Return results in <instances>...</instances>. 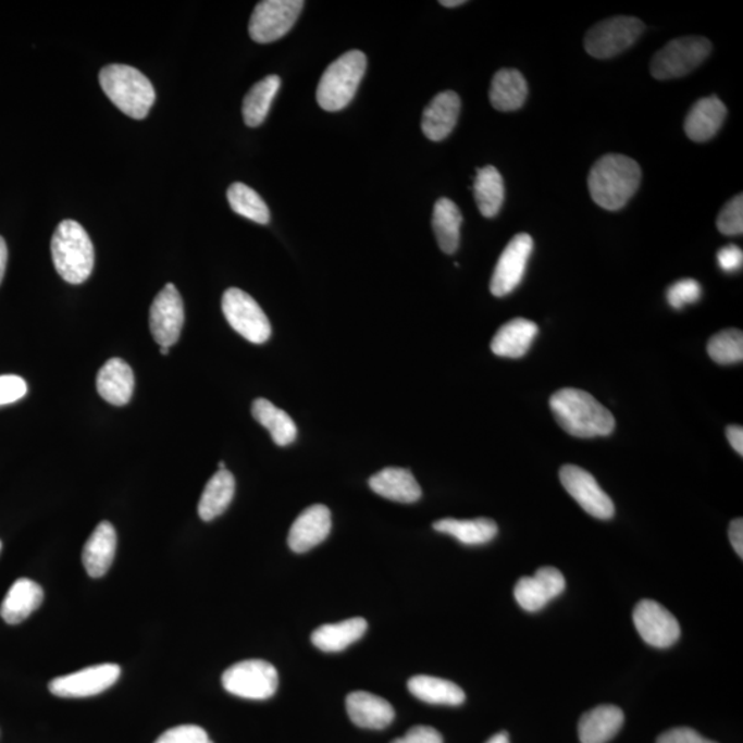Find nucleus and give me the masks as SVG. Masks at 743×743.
Wrapping results in <instances>:
<instances>
[{
	"label": "nucleus",
	"mask_w": 743,
	"mask_h": 743,
	"mask_svg": "<svg viewBox=\"0 0 743 743\" xmlns=\"http://www.w3.org/2000/svg\"><path fill=\"white\" fill-rule=\"evenodd\" d=\"M549 408L560 428L577 438L607 436L616 429L610 410L583 389H559L550 397Z\"/></svg>",
	"instance_id": "1"
},
{
	"label": "nucleus",
	"mask_w": 743,
	"mask_h": 743,
	"mask_svg": "<svg viewBox=\"0 0 743 743\" xmlns=\"http://www.w3.org/2000/svg\"><path fill=\"white\" fill-rule=\"evenodd\" d=\"M641 179V165L635 160L623 154L603 156L589 176L592 200L607 211L621 210L636 194Z\"/></svg>",
	"instance_id": "2"
},
{
	"label": "nucleus",
	"mask_w": 743,
	"mask_h": 743,
	"mask_svg": "<svg viewBox=\"0 0 743 743\" xmlns=\"http://www.w3.org/2000/svg\"><path fill=\"white\" fill-rule=\"evenodd\" d=\"M57 273L70 284L87 282L95 269V246L86 228L79 222L62 221L51 240Z\"/></svg>",
	"instance_id": "3"
},
{
	"label": "nucleus",
	"mask_w": 743,
	"mask_h": 743,
	"mask_svg": "<svg viewBox=\"0 0 743 743\" xmlns=\"http://www.w3.org/2000/svg\"><path fill=\"white\" fill-rule=\"evenodd\" d=\"M100 85L114 106L137 121L148 116L156 101L152 83L143 72L129 65L112 64L102 67Z\"/></svg>",
	"instance_id": "4"
},
{
	"label": "nucleus",
	"mask_w": 743,
	"mask_h": 743,
	"mask_svg": "<svg viewBox=\"0 0 743 743\" xmlns=\"http://www.w3.org/2000/svg\"><path fill=\"white\" fill-rule=\"evenodd\" d=\"M367 71V55L360 50L347 51L326 67L317 87V102L329 112L345 109L355 98Z\"/></svg>",
	"instance_id": "5"
},
{
	"label": "nucleus",
	"mask_w": 743,
	"mask_h": 743,
	"mask_svg": "<svg viewBox=\"0 0 743 743\" xmlns=\"http://www.w3.org/2000/svg\"><path fill=\"white\" fill-rule=\"evenodd\" d=\"M710 51L711 44L703 36H685L670 40L654 55L649 72L658 81L678 79L703 64Z\"/></svg>",
	"instance_id": "6"
},
{
	"label": "nucleus",
	"mask_w": 743,
	"mask_h": 743,
	"mask_svg": "<svg viewBox=\"0 0 743 743\" xmlns=\"http://www.w3.org/2000/svg\"><path fill=\"white\" fill-rule=\"evenodd\" d=\"M646 29V25L635 17L618 15L596 24L586 34V53L597 60L612 59L635 45Z\"/></svg>",
	"instance_id": "7"
},
{
	"label": "nucleus",
	"mask_w": 743,
	"mask_h": 743,
	"mask_svg": "<svg viewBox=\"0 0 743 743\" xmlns=\"http://www.w3.org/2000/svg\"><path fill=\"white\" fill-rule=\"evenodd\" d=\"M223 689L240 698H272L278 689L277 669L263 659H246L227 668L222 674Z\"/></svg>",
	"instance_id": "8"
},
{
	"label": "nucleus",
	"mask_w": 743,
	"mask_h": 743,
	"mask_svg": "<svg viewBox=\"0 0 743 743\" xmlns=\"http://www.w3.org/2000/svg\"><path fill=\"white\" fill-rule=\"evenodd\" d=\"M222 311L232 329L253 345H263L272 335V325L251 295L228 288L222 298Z\"/></svg>",
	"instance_id": "9"
},
{
	"label": "nucleus",
	"mask_w": 743,
	"mask_h": 743,
	"mask_svg": "<svg viewBox=\"0 0 743 743\" xmlns=\"http://www.w3.org/2000/svg\"><path fill=\"white\" fill-rule=\"evenodd\" d=\"M305 2L301 0H263L249 20V36L257 44L282 39L298 21Z\"/></svg>",
	"instance_id": "10"
},
{
	"label": "nucleus",
	"mask_w": 743,
	"mask_h": 743,
	"mask_svg": "<svg viewBox=\"0 0 743 743\" xmlns=\"http://www.w3.org/2000/svg\"><path fill=\"white\" fill-rule=\"evenodd\" d=\"M185 324L184 300L174 284H168L150 306L149 326L160 347H173Z\"/></svg>",
	"instance_id": "11"
},
{
	"label": "nucleus",
	"mask_w": 743,
	"mask_h": 743,
	"mask_svg": "<svg viewBox=\"0 0 743 743\" xmlns=\"http://www.w3.org/2000/svg\"><path fill=\"white\" fill-rule=\"evenodd\" d=\"M559 478L569 495L591 517L603 519V521L615 517V503L589 471L568 465L560 469Z\"/></svg>",
	"instance_id": "12"
},
{
	"label": "nucleus",
	"mask_w": 743,
	"mask_h": 743,
	"mask_svg": "<svg viewBox=\"0 0 743 743\" xmlns=\"http://www.w3.org/2000/svg\"><path fill=\"white\" fill-rule=\"evenodd\" d=\"M122 669L116 664L92 665L75 673L51 680V694L61 698H87L111 689L121 678Z\"/></svg>",
	"instance_id": "13"
},
{
	"label": "nucleus",
	"mask_w": 743,
	"mask_h": 743,
	"mask_svg": "<svg viewBox=\"0 0 743 743\" xmlns=\"http://www.w3.org/2000/svg\"><path fill=\"white\" fill-rule=\"evenodd\" d=\"M633 623L643 641L657 648L673 646L682 633L672 612L654 600L637 603L633 610Z\"/></svg>",
	"instance_id": "14"
},
{
	"label": "nucleus",
	"mask_w": 743,
	"mask_h": 743,
	"mask_svg": "<svg viewBox=\"0 0 743 743\" xmlns=\"http://www.w3.org/2000/svg\"><path fill=\"white\" fill-rule=\"evenodd\" d=\"M533 251V238L521 233L504 248L495 268L491 282V293L503 298L512 293L521 284L527 272L530 255Z\"/></svg>",
	"instance_id": "15"
},
{
	"label": "nucleus",
	"mask_w": 743,
	"mask_h": 743,
	"mask_svg": "<svg viewBox=\"0 0 743 743\" xmlns=\"http://www.w3.org/2000/svg\"><path fill=\"white\" fill-rule=\"evenodd\" d=\"M566 580L555 568H542L533 577H522L513 590L518 605L524 611L536 612L564 594Z\"/></svg>",
	"instance_id": "16"
},
{
	"label": "nucleus",
	"mask_w": 743,
	"mask_h": 743,
	"mask_svg": "<svg viewBox=\"0 0 743 743\" xmlns=\"http://www.w3.org/2000/svg\"><path fill=\"white\" fill-rule=\"evenodd\" d=\"M332 528L331 511L322 504L305 509L290 527L289 548L296 554L308 553L330 536Z\"/></svg>",
	"instance_id": "17"
},
{
	"label": "nucleus",
	"mask_w": 743,
	"mask_h": 743,
	"mask_svg": "<svg viewBox=\"0 0 743 743\" xmlns=\"http://www.w3.org/2000/svg\"><path fill=\"white\" fill-rule=\"evenodd\" d=\"M348 717L362 729L383 730L396 719V711L388 701L367 691H355L346 699Z\"/></svg>",
	"instance_id": "18"
},
{
	"label": "nucleus",
	"mask_w": 743,
	"mask_h": 743,
	"mask_svg": "<svg viewBox=\"0 0 743 743\" xmlns=\"http://www.w3.org/2000/svg\"><path fill=\"white\" fill-rule=\"evenodd\" d=\"M460 109V97L455 91L436 95L423 112L422 129L425 137L434 143L448 138L459 121Z\"/></svg>",
	"instance_id": "19"
},
{
	"label": "nucleus",
	"mask_w": 743,
	"mask_h": 743,
	"mask_svg": "<svg viewBox=\"0 0 743 743\" xmlns=\"http://www.w3.org/2000/svg\"><path fill=\"white\" fill-rule=\"evenodd\" d=\"M117 534L111 522H101L87 540L83 548L82 560L87 574L92 579H101L108 573L116 555Z\"/></svg>",
	"instance_id": "20"
},
{
	"label": "nucleus",
	"mask_w": 743,
	"mask_h": 743,
	"mask_svg": "<svg viewBox=\"0 0 743 743\" xmlns=\"http://www.w3.org/2000/svg\"><path fill=\"white\" fill-rule=\"evenodd\" d=\"M727 116V108L719 98L710 96L694 103L685 117L684 132L691 141L706 143L714 138Z\"/></svg>",
	"instance_id": "21"
},
{
	"label": "nucleus",
	"mask_w": 743,
	"mask_h": 743,
	"mask_svg": "<svg viewBox=\"0 0 743 743\" xmlns=\"http://www.w3.org/2000/svg\"><path fill=\"white\" fill-rule=\"evenodd\" d=\"M134 386L133 369L122 358H111L98 372V393L107 403L116 407H123L129 403Z\"/></svg>",
	"instance_id": "22"
},
{
	"label": "nucleus",
	"mask_w": 743,
	"mask_h": 743,
	"mask_svg": "<svg viewBox=\"0 0 743 743\" xmlns=\"http://www.w3.org/2000/svg\"><path fill=\"white\" fill-rule=\"evenodd\" d=\"M44 597V589L38 583L29 579H20L4 597L0 606V617L9 626H17L39 609Z\"/></svg>",
	"instance_id": "23"
},
{
	"label": "nucleus",
	"mask_w": 743,
	"mask_h": 743,
	"mask_svg": "<svg viewBox=\"0 0 743 743\" xmlns=\"http://www.w3.org/2000/svg\"><path fill=\"white\" fill-rule=\"evenodd\" d=\"M369 486L376 495L388 500L412 504L422 497V487L413 476L412 472L397 467H388L379 471L369 480Z\"/></svg>",
	"instance_id": "24"
},
{
	"label": "nucleus",
	"mask_w": 743,
	"mask_h": 743,
	"mask_svg": "<svg viewBox=\"0 0 743 743\" xmlns=\"http://www.w3.org/2000/svg\"><path fill=\"white\" fill-rule=\"evenodd\" d=\"M538 335L536 322L516 319L504 324L492 340L493 355L504 358H522L528 355Z\"/></svg>",
	"instance_id": "25"
},
{
	"label": "nucleus",
	"mask_w": 743,
	"mask_h": 743,
	"mask_svg": "<svg viewBox=\"0 0 743 743\" xmlns=\"http://www.w3.org/2000/svg\"><path fill=\"white\" fill-rule=\"evenodd\" d=\"M626 720L623 711L615 705H600L586 711L580 719L581 743H606L617 735Z\"/></svg>",
	"instance_id": "26"
},
{
	"label": "nucleus",
	"mask_w": 743,
	"mask_h": 743,
	"mask_svg": "<svg viewBox=\"0 0 743 743\" xmlns=\"http://www.w3.org/2000/svg\"><path fill=\"white\" fill-rule=\"evenodd\" d=\"M368 622L361 617L350 618V620L325 623L317 628L311 635L317 648L325 653H337L360 641L366 635Z\"/></svg>",
	"instance_id": "27"
},
{
	"label": "nucleus",
	"mask_w": 743,
	"mask_h": 743,
	"mask_svg": "<svg viewBox=\"0 0 743 743\" xmlns=\"http://www.w3.org/2000/svg\"><path fill=\"white\" fill-rule=\"evenodd\" d=\"M528 83L517 70H500L493 77L491 86L492 107L500 112H512L522 108L528 98Z\"/></svg>",
	"instance_id": "28"
},
{
	"label": "nucleus",
	"mask_w": 743,
	"mask_h": 743,
	"mask_svg": "<svg viewBox=\"0 0 743 743\" xmlns=\"http://www.w3.org/2000/svg\"><path fill=\"white\" fill-rule=\"evenodd\" d=\"M236 481L231 471L220 470L208 481L199 501V516L205 522L214 521L226 511L235 497Z\"/></svg>",
	"instance_id": "29"
},
{
	"label": "nucleus",
	"mask_w": 743,
	"mask_h": 743,
	"mask_svg": "<svg viewBox=\"0 0 743 743\" xmlns=\"http://www.w3.org/2000/svg\"><path fill=\"white\" fill-rule=\"evenodd\" d=\"M408 689L416 698L431 705L459 706L466 701V693L459 685L425 674L409 679Z\"/></svg>",
	"instance_id": "30"
},
{
	"label": "nucleus",
	"mask_w": 743,
	"mask_h": 743,
	"mask_svg": "<svg viewBox=\"0 0 743 743\" xmlns=\"http://www.w3.org/2000/svg\"><path fill=\"white\" fill-rule=\"evenodd\" d=\"M436 532L449 534L465 545H483L495 540L498 533L497 523L490 518L469 519H441L434 523Z\"/></svg>",
	"instance_id": "31"
},
{
	"label": "nucleus",
	"mask_w": 743,
	"mask_h": 743,
	"mask_svg": "<svg viewBox=\"0 0 743 743\" xmlns=\"http://www.w3.org/2000/svg\"><path fill=\"white\" fill-rule=\"evenodd\" d=\"M253 419L272 435L275 445L288 446L295 443L298 429L290 416L264 398L255 399Z\"/></svg>",
	"instance_id": "32"
},
{
	"label": "nucleus",
	"mask_w": 743,
	"mask_h": 743,
	"mask_svg": "<svg viewBox=\"0 0 743 743\" xmlns=\"http://www.w3.org/2000/svg\"><path fill=\"white\" fill-rule=\"evenodd\" d=\"M462 215L459 207L449 199L435 202L433 228L438 246L445 253H455L460 246V228Z\"/></svg>",
	"instance_id": "33"
},
{
	"label": "nucleus",
	"mask_w": 743,
	"mask_h": 743,
	"mask_svg": "<svg viewBox=\"0 0 743 743\" xmlns=\"http://www.w3.org/2000/svg\"><path fill=\"white\" fill-rule=\"evenodd\" d=\"M282 87V79L277 75H270L258 82L247 92L243 102V117L248 127H258L267 119L275 96Z\"/></svg>",
	"instance_id": "34"
},
{
	"label": "nucleus",
	"mask_w": 743,
	"mask_h": 743,
	"mask_svg": "<svg viewBox=\"0 0 743 743\" xmlns=\"http://www.w3.org/2000/svg\"><path fill=\"white\" fill-rule=\"evenodd\" d=\"M474 197L483 216L495 218L500 212L506 189H504L503 176L496 168L487 165V168L476 170Z\"/></svg>",
	"instance_id": "35"
},
{
	"label": "nucleus",
	"mask_w": 743,
	"mask_h": 743,
	"mask_svg": "<svg viewBox=\"0 0 743 743\" xmlns=\"http://www.w3.org/2000/svg\"><path fill=\"white\" fill-rule=\"evenodd\" d=\"M227 200L237 215L247 218V220L259 223V225H268L270 222L267 202L257 191L242 184V182H236L228 188Z\"/></svg>",
	"instance_id": "36"
},
{
	"label": "nucleus",
	"mask_w": 743,
	"mask_h": 743,
	"mask_svg": "<svg viewBox=\"0 0 743 743\" xmlns=\"http://www.w3.org/2000/svg\"><path fill=\"white\" fill-rule=\"evenodd\" d=\"M708 355L720 366L743 360V334L740 330H726L711 337L708 343Z\"/></svg>",
	"instance_id": "37"
},
{
	"label": "nucleus",
	"mask_w": 743,
	"mask_h": 743,
	"mask_svg": "<svg viewBox=\"0 0 743 743\" xmlns=\"http://www.w3.org/2000/svg\"><path fill=\"white\" fill-rule=\"evenodd\" d=\"M703 296V287L696 280L684 278L670 285L667 299L670 308L682 310L688 305H694Z\"/></svg>",
	"instance_id": "38"
},
{
	"label": "nucleus",
	"mask_w": 743,
	"mask_h": 743,
	"mask_svg": "<svg viewBox=\"0 0 743 743\" xmlns=\"http://www.w3.org/2000/svg\"><path fill=\"white\" fill-rule=\"evenodd\" d=\"M717 228L726 236H738L743 233V196L738 195L727 202L717 218Z\"/></svg>",
	"instance_id": "39"
},
{
	"label": "nucleus",
	"mask_w": 743,
	"mask_h": 743,
	"mask_svg": "<svg viewBox=\"0 0 743 743\" xmlns=\"http://www.w3.org/2000/svg\"><path fill=\"white\" fill-rule=\"evenodd\" d=\"M154 743H212L199 726H176L158 738Z\"/></svg>",
	"instance_id": "40"
},
{
	"label": "nucleus",
	"mask_w": 743,
	"mask_h": 743,
	"mask_svg": "<svg viewBox=\"0 0 743 743\" xmlns=\"http://www.w3.org/2000/svg\"><path fill=\"white\" fill-rule=\"evenodd\" d=\"M28 386L23 377L17 375L0 376V407L20 401L27 396Z\"/></svg>",
	"instance_id": "41"
},
{
	"label": "nucleus",
	"mask_w": 743,
	"mask_h": 743,
	"mask_svg": "<svg viewBox=\"0 0 743 743\" xmlns=\"http://www.w3.org/2000/svg\"><path fill=\"white\" fill-rule=\"evenodd\" d=\"M392 743H444V738L433 727L414 726L407 734Z\"/></svg>",
	"instance_id": "42"
},
{
	"label": "nucleus",
	"mask_w": 743,
	"mask_h": 743,
	"mask_svg": "<svg viewBox=\"0 0 743 743\" xmlns=\"http://www.w3.org/2000/svg\"><path fill=\"white\" fill-rule=\"evenodd\" d=\"M657 743H716L714 741L706 740L705 736L698 734L693 729L689 727H679V729H672L664 732L662 735L658 736Z\"/></svg>",
	"instance_id": "43"
},
{
	"label": "nucleus",
	"mask_w": 743,
	"mask_h": 743,
	"mask_svg": "<svg viewBox=\"0 0 743 743\" xmlns=\"http://www.w3.org/2000/svg\"><path fill=\"white\" fill-rule=\"evenodd\" d=\"M717 263L723 272L732 273L740 270L743 264V252L740 247L727 246L717 252Z\"/></svg>",
	"instance_id": "44"
},
{
	"label": "nucleus",
	"mask_w": 743,
	"mask_h": 743,
	"mask_svg": "<svg viewBox=\"0 0 743 743\" xmlns=\"http://www.w3.org/2000/svg\"><path fill=\"white\" fill-rule=\"evenodd\" d=\"M730 542L735 553L743 558V521L742 518L734 519L729 530Z\"/></svg>",
	"instance_id": "45"
},
{
	"label": "nucleus",
	"mask_w": 743,
	"mask_h": 743,
	"mask_svg": "<svg viewBox=\"0 0 743 743\" xmlns=\"http://www.w3.org/2000/svg\"><path fill=\"white\" fill-rule=\"evenodd\" d=\"M726 435L736 454L743 456V429L741 425H730L726 430Z\"/></svg>",
	"instance_id": "46"
},
{
	"label": "nucleus",
	"mask_w": 743,
	"mask_h": 743,
	"mask_svg": "<svg viewBox=\"0 0 743 743\" xmlns=\"http://www.w3.org/2000/svg\"><path fill=\"white\" fill-rule=\"evenodd\" d=\"M8 258L9 252L7 242H4V238L0 236V284H2L4 273H7Z\"/></svg>",
	"instance_id": "47"
},
{
	"label": "nucleus",
	"mask_w": 743,
	"mask_h": 743,
	"mask_svg": "<svg viewBox=\"0 0 743 743\" xmlns=\"http://www.w3.org/2000/svg\"><path fill=\"white\" fill-rule=\"evenodd\" d=\"M486 743H509V736L506 731L498 732V734L493 735Z\"/></svg>",
	"instance_id": "48"
},
{
	"label": "nucleus",
	"mask_w": 743,
	"mask_h": 743,
	"mask_svg": "<svg viewBox=\"0 0 743 743\" xmlns=\"http://www.w3.org/2000/svg\"><path fill=\"white\" fill-rule=\"evenodd\" d=\"M443 4L445 8H457L461 7V4H465V0H443V2H439Z\"/></svg>",
	"instance_id": "49"
},
{
	"label": "nucleus",
	"mask_w": 743,
	"mask_h": 743,
	"mask_svg": "<svg viewBox=\"0 0 743 743\" xmlns=\"http://www.w3.org/2000/svg\"><path fill=\"white\" fill-rule=\"evenodd\" d=\"M160 352L163 356H168L170 352V348L169 347H160Z\"/></svg>",
	"instance_id": "50"
},
{
	"label": "nucleus",
	"mask_w": 743,
	"mask_h": 743,
	"mask_svg": "<svg viewBox=\"0 0 743 743\" xmlns=\"http://www.w3.org/2000/svg\"><path fill=\"white\" fill-rule=\"evenodd\" d=\"M0 550H2V542H0Z\"/></svg>",
	"instance_id": "51"
}]
</instances>
